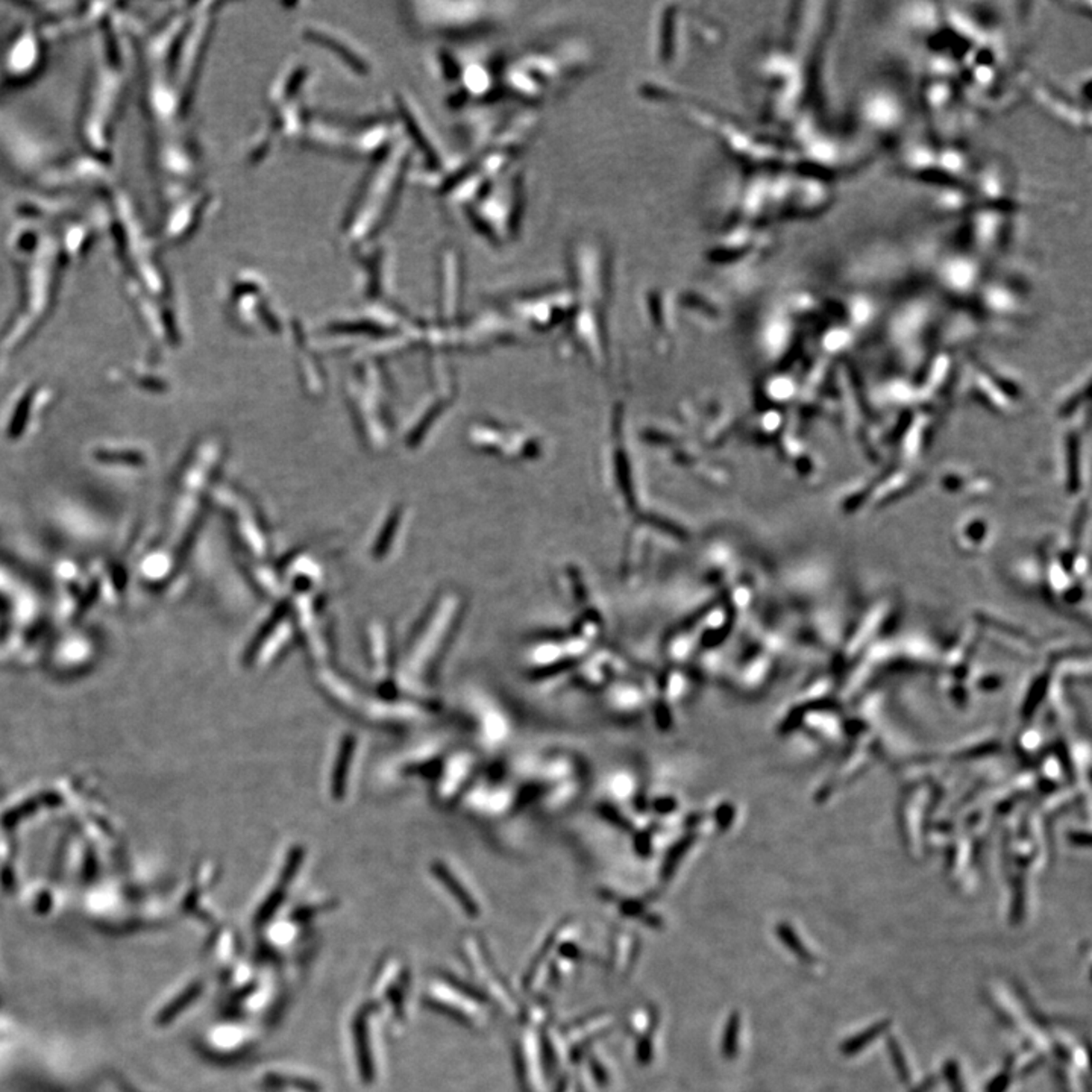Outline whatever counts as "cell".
<instances>
[{"label": "cell", "instance_id": "1", "mask_svg": "<svg viewBox=\"0 0 1092 1092\" xmlns=\"http://www.w3.org/2000/svg\"><path fill=\"white\" fill-rule=\"evenodd\" d=\"M589 62L585 44H554L525 52L504 70V84L527 102L550 99L583 75Z\"/></svg>", "mask_w": 1092, "mask_h": 1092}, {"label": "cell", "instance_id": "2", "mask_svg": "<svg viewBox=\"0 0 1092 1092\" xmlns=\"http://www.w3.org/2000/svg\"><path fill=\"white\" fill-rule=\"evenodd\" d=\"M692 842H694V836H689V838H686V839H683V841L679 842V844H677V846L671 850L670 855L666 856L665 875L666 873L672 871L674 865L677 864L681 857H683L684 853H686V850H688V847L690 846Z\"/></svg>", "mask_w": 1092, "mask_h": 1092}]
</instances>
